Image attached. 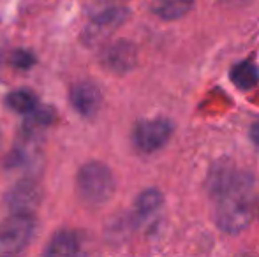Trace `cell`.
I'll list each match as a JSON object with an SVG mask.
<instances>
[{"instance_id": "3957f363", "label": "cell", "mask_w": 259, "mask_h": 257, "mask_svg": "<svg viewBox=\"0 0 259 257\" xmlns=\"http://www.w3.org/2000/svg\"><path fill=\"white\" fill-rule=\"evenodd\" d=\"M32 213H11L0 222V255H14L25 250L34 236Z\"/></svg>"}, {"instance_id": "ba28073f", "label": "cell", "mask_w": 259, "mask_h": 257, "mask_svg": "<svg viewBox=\"0 0 259 257\" xmlns=\"http://www.w3.org/2000/svg\"><path fill=\"white\" fill-rule=\"evenodd\" d=\"M127 18H129V9H125V7H109L97 16H94L92 27L89 30H97L92 32V34H108L109 30H115L122 23H125Z\"/></svg>"}, {"instance_id": "5b68a950", "label": "cell", "mask_w": 259, "mask_h": 257, "mask_svg": "<svg viewBox=\"0 0 259 257\" xmlns=\"http://www.w3.org/2000/svg\"><path fill=\"white\" fill-rule=\"evenodd\" d=\"M69 100L76 113L85 118H92L99 113L103 106V92L101 88L92 81H79L72 85L69 92Z\"/></svg>"}, {"instance_id": "30bf717a", "label": "cell", "mask_w": 259, "mask_h": 257, "mask_svg": "<svg viewBox=\"0 0 259 257\" xmlns=\"http://www.w3.org/2000/svg\"><path fill=\"white\" fill-rule=\"evenodd\" d=\"M162 194L157 189H147L143 190L136 199V204H134V213H136L138 219L147 220L150 217H154L157 212L162 206Z\"/></svg>"}, {"instance_id": "5bb4252c", "label": "cell", "mask_w": 259, "mask_h": 257, "mask_svg": "<svg viewBox=\"0 0 259 257\" xmlns=\"http://www.w3.org/2000/svg\"><path fill=\"white\" fill-rule=\"evenodd\" d=\"M53 122H55V110L37 106L32 113L27 115V122H25L23 129L27 134H30V132H35V130L50 127Z\"/></svg>"}, {"instance_id": "4fadbf2b", "label": "cell", "mask_w": 259, "mask_h": 257, "mask_svg": "<svg viewBox=\"0 0 259 257\" xmlns=\"http://www.w3.org/2000/svg\"><path fill=\"white\" fill-rule=\"evenodd\" d=\"M6 104L14 113L28 115L39 106V100L34 92H30V90H27V88H21V90L11 92L9 95L6 97Z\"/></svg>"}, {"instance_id": "7a4b0ae2", "label": "cell", "mask_w": 259, "mask_h": 257, "mask_svg": "<svg viewBox=\"0 0 259 257\" xmlns=\"http://www.w3.org/2000/svg\"><path fill=\"white\" fill-rule=\"evenodd\" d=\"M116 189L111 169L103 162H87L76 175V190L83 202L101 206L113 197Z\"/></svg>"}, {"instance_id": "2e32d148", "label": "cell", "mask_w": 259, "mask_h": 257, "mask_svg": "<svg viewBox=\"0 0 259 257\" xmlns=\"http://www.w3.org/2000/svg\"><path fill=\"white\" fill-rule=\"evenodd\" d=\"M250 136H252L254 143L259 144V124H256V125L252 127V130H250Z\"/></svg>"}, {"instance_id": "6da1fadb", "label": "cell", "mask_w": 259, "mask_h": 257, "mask_svg": "<svg viewBox=\"0 0 259 257\" xmlns=\"http://www.w3.org/2000/svg\"><path fill=\"white\" fill-rule=\"evenodd\" d=\"M256 182L249 173H217L211 182L215 222L224 233L236 234L250 224L256 210Z\"/></svg>"}, {"instance_id": "8fae6325", "label": "cell", "mask_w": 259, "mask_h": 257, "mask_svg": "<svg viewBox=\"0 0 259 257\" xmlns=\"http://www.w3.org/2000/svg\"><path fill=\"white\" fill-rule=\"evenodd\" d=\"M194 6V0H157L154 4V13L162 20H180Z\"/></svg>"}, {"instance_id": "52a82bcc", "label": "cell", "mask_w": 259, "mask_h": 257, "mask_svg": "<svg viewBox=\"0 0 259 257\" xmlns=\"http://www.w3.org/2000/svg\"><path fill=\"white\" fill-rule=\"evenodd\" d=\"M41 202V189L37 182L25 178L18 182L6 195V206L11 213H32Z\"/></svg>"}, {"instance_id": "9c48e42d", "label": "cell", "mask_w": 259, "mask_h": 257, "mask_svg": "<svg viewBox=\"0 0 259 257\" xmlns=\"http://www.w3.org/2000/svg\"><path fill=\"white\" fill-rule=\"evenodd\" d=\"M79 252V238L72 229H62L50 240L46 255H74Z\"/></svg>"}, {"instance_id": "7c38bea8", "label": "cell", "mask_w": 259, "mask_h": 257, "mask_svg": "<svg viewBox=\"0 0 259 257\" xmlns=\"http://www.w3.org/2000/svg\"><path fill=\"white\" fill-rule=\"evenodd\" d=\"M231 81L238 86L240 90H250L259 83V69L256 64L249 62H240L231 69Z\"/></svg>"}, {"instance_id": "e0dca14e", "label": "cell", "mask_w": 259, "mask_h": 257, "mask_svg": "<svg viewBox=\"0 0 259 257\" xmlns=\"http://www.w3.org/2000/svg\"><path fill=\"white\" fill-rule=\"evenodd\" d=\"M257 212H259V206H257Z\"/></svg>"}, {"instance_id": "8992f818", "label": "cell", "mask_w": 259, "mask_h": 257, "mask_svg": "<svg viewBox=\"0 0 259 257\" xmlns=\"http://www.w3.org/2000/svg\"><path fill=\"white\" fill-rule=\"evenodd\" d=\"M138 60V49L131 41H115L104 48L101 55V62L108 71L116 74H125L131 69H134Z\"/></svg>"}, {"instance_id": "9a60e30c", "label": "cell", "mask_w": 259, "mask_h": 257, "mask_svg": "<svg viewBox=\"0 0 259 257\" xmlns=\"http://www.w3.org/2000/svg\"><path fill=\"white\" fill-rule=\"evenodd\" d=\"M35 55L30 52H27V49H16V52L13 53V57H11V64L14 65L16 69H21V71H27V69H30L32 65H35Z\"/></svg>"}, {"instance_id": "277c9868", "label": "cell", "mask_w": 259, "mask_h": 257, "mask_svg": "<svg viewBox=\"0 0 259 257\" xmlns=\"http://www.w3.org/2000/svg\"><path fill=\"white\" fill-rule=\"evenodd\" d=\"M171 134H173V125L169 120H164V118L143 120L134 127L133 141L140 151L154 153L169 141Z\"/></svg>"}]
</instances>
